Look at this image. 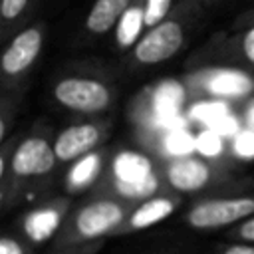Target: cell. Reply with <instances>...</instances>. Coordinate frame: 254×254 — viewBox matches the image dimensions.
I'll list each match as a JSON object with an SVG mask.
<instances>
[{"mask_svg":"<svg viewBox=\"0 0 254 254\" xmlns=\"http://www.w3.org/2000/svg\"><path fill=\"white\" fill-rule=\"evenodd\" d=\"M58 167L54 151V133L50 127L38 123L26 135L16 139L10 165L0 169V206L8 212L26 192L32 190L34 181H44Z\"/></svg>","mask_w":254,"mask_h":254,"instance_id":"obj_1","label":"cell"},{"mask_svg":"<svg viewBox=\"0 0 254 254\" xmlns=\"http://www.w3.org/2000/svg\"><path fill=\"white\" fill-rule=\"evenodd\" d=\"M133 204L135 202L115 196L107 190L91 189L81 200H73L67 218L56 234L52 246L58 248L117 236Z\"/></svg>","mask_w":254,"mask_h":254,"instance_id":"obj_2","label":"cell"},{"mask_svg":"<svg viewBox=\"0 0 254 254\" xmlns=\"http://www.w3.org/2000/svg\"><path fill=\"white\" fill-rule=\"evenodd\" d=\"M50 95L60 109L79 117H101L119 95L111 73L99 65H75L62 69L50 83Z\"/></svg>","mask_w":254,"mask_h":254,"instance_id":"obj_3","label":"cell"},{"mask_svg":"<svg viewBox=\"0 0 254 254\" xmlns=\"http://www.w3.org/2000/svg\"><path fill=\"white\" fill-rule=\"evenodd\" d=\"M95 189L107 190L131 202H141L161 190H167L163 161L149 151L119 147L113 149L109 165Z\"/></svg>","mask_w":254,"mask_h":254,"instance_id":"obj_4","label":"cell"},{"mask_svg":"<svg viewBox=\"0 0 254 254\" xmlns=\"http://www.w3.org/2000/svg\"><path fill=\"white\" fill-rule=\"evenodd\" d=\"M202 10L204 8L194 0H179V4L167 18L149 28L127 52V65L145 69L175 58L189 42L190 30L198 22Z\"/></svg>","mask_w":254,"mask_h":254,"instance_id":"obj_5","label":"cell"},{"mask_svg":"<svg viewBox=\"0 0 254 254\" xmlns=\"http://www.w3.org/2000/svg\"><path fill=\"white\" fill-rule=\"evenodd\" d=\"M192 91L187 81L161 79L135 93L125 113L141 139L155 131L183 125V109Z\"/></svg>","mask_w":254,"mask_h":254,"instance_id":"obj_6","label":"cell"},{"mask_svg":"<svg viewBox=\"0 0 254 254\" xmlns=\"http://www.w3.org/2000/svg\"><path fill=\"white\" fill-rule=\"evenodd\" d=\"M48 38V24L38 20L4 42L0 56V91H26V83L40 62Z\"/></svg>","mask_w":254,"mask_h":254,"instance_id":"obj_7","label":"cell"},{"mask_svg":"<svg viewBox=\"0 0 254 254\" xmlns=\"http://www.w3.org/2000/svg\"><path fill=\"white\" fill-rule=\"evenodd\" d=\"M165 183L181 194H198L208 189L232 183V167L222 161L206 159L198 153H189L163 163Z\"/></svg>","mask_w":254,"mask_h":254,"instance_id":"obj_8","label":"cell"},{"mask_svg":"<svg viewBox=\"0 0 254 254\" xmlns=\"http://www.w3.org/2000/svg\"><path fill=\"white\" fill-rule=\"evenodd\" d=\"M254 214V192H236L222 196H198L183 212V222L190 230L212 232L228 230Z\"/></svg>","mask_w":254,"mask_h":254,"instance_id":"obj_9","label":"cell"},{"mask_svg":"<svg viewBox=\"0 0 254 254\" xmlns=\"http://www.w3.org/2000/svg\"><path fill=\"white\" fill-rule=\"evenodd\" d=\"M192 95L224 103L248 101L254 95V71L234 65H202L189 69L185 77Z\"/></svg>","mask_w":254,"mask_h":254,"instance_id":"obj_10","label":"cell"},{"mask_svg":"<svg viewBox=\"0 0 254 254\" xmlns=\"http://www.w3.org/2000/svg\"><path fill=\"white\" fill-rule=\"evenodd\" d=\"M202 65H234L254 71V24L230 30L228 34H216L196 48L189 56L187 67Z\"/></svg>","mask_w":254,"mask_h":254,"instance_id":"obj_11","label":"cell"},{"mask_svg":"<svg viewBox=\"0 0 254 254\" xmlns=\"http://www.w3.org/2000/svg\"><path fill=\"white\" fill-rule=\"evenodd\" d=\"M113 129V123L107 117H85L65 125L54 135V151L58 165L67 167L75 159L99 149L105 145Z\"/></svg>","mask_w":254,"mask_h":254,"instance_id":"obj_12","label":"cell"},{"mask_svg":"<svg viewBox=\"0 0 254 254\" xmlns=\"http://www.w3.org/2000/svg\"><path fill=\"white\" fill-rule=\"evenodd\" d=\"M73 204V196H50L36 202L28 208L20 218V232L34 244L42 246L46 242H54L62 224L67 218V212Z\"/></svg>","mask_w":254,"mask_h":254,"instance_id":"obj_13","label":"cell"},{"mask_svg":"<svg viewBox=\"0 0 254 254\" xmlns=\"http://www.w3.org/2000/svg\"><path fill=\"white\" fill-rule=\"evenodd\" d=\"M183 198H185V194L167 189V190H161V192H157V194L133 204V208L127 214L123 226L119 228L117 236L149 230V228L161 224L163 220H167L169 216H173L181 208Z\"/></svg>","mask_w":254,"mask_h":254,"instance_id":"obj_14","label":"cell"},{"mask_svg":"<svg viewBox=\"0 0 254 254\" xmlns=\"http://www.w3.org/2000/svg\"><path fill=\"white\" fill-rule=\"evenodd\" d=\"M111 153H113V149L103 145V147L75 159L71 165H67L65 173H64L65 194L77 196V194H85L91 189H95L97 183L101 181V177L107 171Z\"/></svg>","mask_w":254,"mask_h":254,"instance_id":"obj_15","label":"cell"},{"mask_svg":"<svg viewBox=\"0 0 254 254\" xmlns=\"http://www.w3.org/2000/svg\"><path fill=\"white\" fill-rule=\"evenodd\" d=\"M131 2L133 0H95L83 18V36L89 40H99L113 34L119 18Z\"/></svg>","mask_w":254,"mask_h":254,"instance_id":"obj_16","label":"cell"},{"mask_svg":"<svg viewBox=\"0 0 254 254\" xmlns=\"http://www.w3.org/2000/svg\"><path fill=\"white\" fill-rule=\"evenodd\" d=\"M147 32L145 24V0H133L129 8L119 18L115 30H113V48L119 54H127L139 38Z\"/></svg>","mask_w":254,"mask_h":254,"instance_id":"obj_17","label":"cell"},{"mask_svg":"<svg viewBox=\"0 0 254 254\" xmlns=\"http://www.w3.org/2000/svg\"><path fill=\"white\" fill-rule=\"evenodd\" d=\"M38 0H0V40L8 42L18 30L30 24Z\"/></svg>","mask_w":254,"mask_h":254,"instance_id":"obj_18","label":"cell"},{"mask_svg":"<svg viewBox=\"0 0 254 254\" xmlns=\"http://www.w3.org/2000/svg\"><path fill=\"white\" fill-rule=\"evenodd\" d=\"M228 115H230L228 103L218 99H206V97H200L198 101L190 103L187 111L189 121L200 123L202 127H212V129H218Z\"/></svg>","mask_w":254,"mask_h":254,"instance_id":"obj_19","label":"cell"},{"mask_svg":"<svg viewBox=\"0 0 254 254\" xmlns=\"http://www.w3.org/2000/svg\"><path fill=\"white\" fill-rule=\"evenodd\" d=\"M24 93L26 91H0V143L14 135L12 131L24 101Z\"/></svg>","mask_w":254,"mask_h":254,"instance_id":"obj_20","label":"cell"},{"mask_svg":"<svg viewBox=\"0 0 254 254\" xmlns=\"http://www.w3.org/2000/svg\"><path fill=\"white\" fill-rule=\"evenodd\" d=\"M224 135L212 127H202L196 135H194V153L212 159V161H220L224 155Z\"/></svg>","mask_w":254,"mask_h":254,"instance_id":"obj_21","label":"cell"},{"mask_svg":"<svg viewBox=\"0 0 254 254\" xmlns=\"http://www.w3.org/2000/svg\"><path fill=\"white\" fill-rule=\"evenodd\" d=\"M230 151L238 161H252L254 159V131L242 125L238 133L232 137Z\"/></svg>","mask_w":254,"mask_h":254,"instance_id":"obj_22","label":"cell"},{"mask_svg":"<svg viewBox=\"0 0 254 254\" xmlns=\"http://www.w3.org/2000/svg\"><path fill=\"white\" fill-rule=\"evenodd\" d=\"M0 254H36L34 244L18 230L4 232L0 238Z\"/></svg>","mask_w":254,"mask_h":254,"instance_id":"obj_23","label":"cell"},{"mask_svg":"<svg viewBox=\"0 0 254 254\" xmlns=\"http://www.w3.org/2000/svg\"><path fill=\"white\" fill-rule=\"evenodd\" d=\"M179 4V0H145V24L147 30L163 22L173 8Z\"/></svg>","mask_w":254,"mask_h":254,"instance_id":"obj_24","label":"cell"},{"mask_svg":"<svg viewBox=\"0 0 254 254\" xmlns=\"http://www.w3.org/2000/svg\"><path fill=\"white\" fill-rule=\"evenodd\" d=\"M224 236L228 240H242V242H252L254 244V214L248 216L246 220L234 224L232 228H228L224 232Z\"/></svg>","mask_w":254,"mask_h":254,"instance_id":"obj_25","label":"cell"},{"mask_svg":"<svg viewBox=\"0 0 254 254\" xmlns=\"http://www.w3.org/2000/svg\"><path fill=\"white\" fill-rule=\"evenodd\" d=\"M103 246H105V240H93V242H83V244L58 246L50 254H97Z\"/></svg>","mask_w":254,"mask_h":254,"instance_id":"obj_26","label":"cell"},{"mask_svg":"<svg viewBox=\"0 0 254 254\" xmlns=\"http://www.w3.org/2000/svg\"><path fill=\"white\" fill-rule=\"evenodd\" d=\"M214 254H254V244L242 240H228L216 244Z\"/></svg>","mask_w":254,"mask_h":254,"instance_id":"obj_27","label":"cell"},{"mask_svg":"<svg viewBox=\"0 0 254 254\" xmlns=\"http://www.w3.org/2000/svg\"><path fill=\"white\" fill-rule=\"evenodd\" d=\"M252 24H254V6L248 8L246 12H242L240 16H236L230 30H240V28H246V26H252Z\"/></svg>","mask_w":254,"mask_h":254,"instance_id":"obj_28","label":"cell"},{"mask_svg":"<svg viewBox=\"0 0 254 254\" xmlns=\"http://www.w3.org/2000/svg\"><path fill=\"white\" fill-rule=\"evenodd\" d=\"M240 119H242L244 127H250L254 131V95L248 101H244V109H242V117Z\"/></svg>","mask_w":254,"mask_h":254,"instance_id":"obj_29","label":"cell"},{"mask_svg":"<svg viewBox=\"0 0 254 254\" xmlns=\"http://www.w3.org/2000/svg\"><path fill=\"white\" fill-rule=\"evenodd\" d=\"M194 2H198V4L202 6V8H206V6H208V4L212 2V0H194Z\"/></svg>","mask_w":254,"mask_h":254,"instance_id":"obj_30","label":"cell"}]
</instances>
